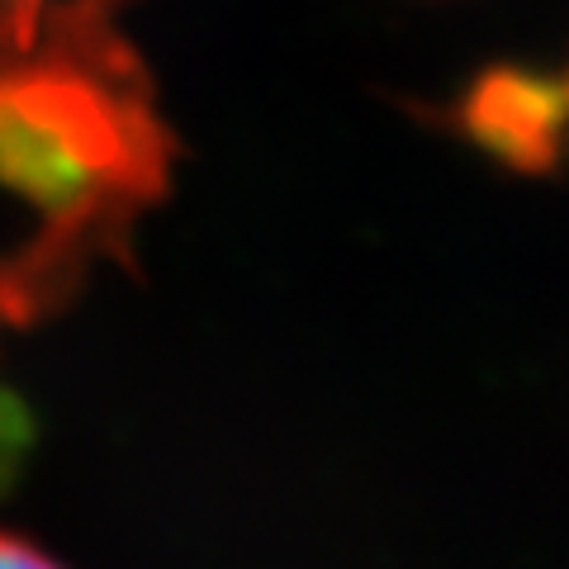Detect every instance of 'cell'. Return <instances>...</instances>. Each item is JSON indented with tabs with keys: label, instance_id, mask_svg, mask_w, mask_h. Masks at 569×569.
Masks as SVG:
<instances>
[{
	"label": "cell",
	"instance_id": "cell-1",
	"mask_svg": "<svg viewBox=\"0 0 569 569\" xmlns=\"http://www.w3.org/2000/svg\"><path fill=\"white\" fill-rule=\"evenodd\" d=\"M96 0H0V52H29L39 43L91 33Z\"/></svg>",
	"mask_w": 569,
	"mask_h": 569
},
{
	"label": "cell",
	"instance_id": "cell-2",
	"mask_svg": "<svg viewBox=\"0 0 569 569\" xmlns=\"http://www.w3.org/2000/svg\"><path fill=\"white\" fill-rule=\"evenodd\" d=\"M0 569H67V565H58L48 550H39L33 541L0 531Z\"/></svg>",
	"mask_w": 569,
	"mask_h": 569
}]
</instances>
